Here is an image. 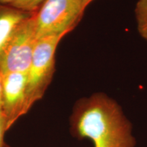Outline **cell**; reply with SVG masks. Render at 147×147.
Here are the masks:
<instances>
[{"label": "cell", "mask_w": 147, "mask_h": 147, "mask_svg": "<svg viewBox=\"0 0 147 147\" xmlns=\"http://www.w3.org/2000/svg\"><path fill=\"white\" fill-rule=\"evenodd\" d=\"M69 131L88 138L93 147H136L133 125L120 104L104 92L76 101L69 117Z\"/></svg>", "instance_id": "cell-1"}, {"label": "cell", "mask_w": 147, "mask_h": 147, "mask_svg": "<svg viewBox=\"0 0 147 147\" xmlns=\"http://www.w3.org/2000/svg\"><path fill=\"white\" fill-rule=\"evenodd\" d=\"M63 36L39 38L30 65L26 71V110L28 113L41 100L54 76L55 54Z\"/></svg>", "instance_id": "cell-2"}, {"label": "cell", "mask_w": 147, "mask_h": 147, "mask_svg": "<svg viewBox=\"0 0 147 147\" xmlns=\"http://www.w3.org/2000/svg\"><path fill=\"white\" fill-rule=\"evenodd\" d=\"M85 10L82 0H45L34 12L38 39L65 37L76 27Z\"/></svg>", "instance_id": "cell-3"}, {"label": "cell", "mask_w": 147, "mask_h": 147, "mask_svg": "<svg viewBox=\"0 0 147 147\" xmlns=\"http://www.w3.org/2000/svg\"><path fill=\"white\" fill-rule=\"evenodd\" d=\"M34 13L14 29L0 52V73L26 72L38 42Z\"/></svg>", "instance_id": "cell-4"}, {"label": "cell", "mask_w": 147, "mask_h": 147, "mask_svg": "<svg viewBox=\"0 0 147 147\" xmlns=\"http://www.w3.org/2000/svg\"><path fill=\"white\" fill-rule=\"evenodd\" d=\"M2 115L8 130L26 110V72H10L1 78Z\"/></svg>", "instance_id": "cell-5"}, {"label": "cell", "mask_w": 147, "mask_h": 147, "mask_svg": "<svg viewBox=\"0 0 147 147\" xmlns=\"http://www.w3.org/2000/svg\"><path fill=\"white\" fill-rule=\"evenodd\" d=\"M32 14L0 3V52L18 24Z\"/></svg>", "instance_id": "cell-6"}, {"label": "cell", "mask_w": 147, "mask_h": 147, "mask_svg": "<svg viewBox=\"0 0 147 147\" xmlns=\"http://www.w3.org/2000/svg\"><path fill=\"white\" fill-rule=\"evenodd\" d=\"M138 32L147 42V0H138L135 8Z\"/></svg>", "instance_id": "cell-7"}, {"label": "cell", "mask_w": 147, "mask_h": 147, "mask_svg": "<svg viewBox=\"0 0 147 147\" xmlns=\"http://www.w3.org/2000/svg\"><path fill=\"white\" fill-rule=\"evenodd\" d=\"M45 0H16L11 6L25 12L34 13L36 12Z\"/></svg>", "instance_id": "cell-8"}, {"label": "cell", "mask_w": 147, "mask_h": 147, "mask_svg": "<svg viewBox=\"0 0 147 147\" xmlns=\"http://www.w3.org/2000/svg\"><path fill=\"white\" fill-rule=\"evenodd\" d=\"M8 131L6 123L3 117H0V147H5L6 143L4 141L5 132Z\"/></svg>", "instance_id": "cell-9"}, {"label": "cell", "mask_w": 147, "mask_h": 147, "mask_svg": "<svg viewBox=\"0 0 147 147\" xmlns=\"http://www.w3.org/2000/svg\"><path fill=\"white\" fill-rule=\"evenodd\" d=\"M1 78L2 74L0 73V117H2V100H1Z\"/></svg>", "instance_id": "cell-10"}, {"label": "cell", "mask_w": 147, "mask_h": 147, "mask_svg": "<svg viewBox=\"0 0 147 147\" xmlns=\"http://www.w3.org/2000/svg\"><path fill=\"white\" fill-rule=\"evenodd\" d=\"M16 0H0V3L4 5H12Z\"/></svg>", "instance_id": "cell-11"}, {"label": "cell", "mask_w": 147, "mask_h": 147, "mask_svg": "<svg viewBox=\"0 0 147 147\" xmlns=\"http://www.w3.org/2000/svg\"><path fill=\"white\" fill-rule=\"evenodd\" d=\"M93 1H94V0H82L84 8H87L88 7V5H89L91 2H93Z\"/></svg>", "instance_id": "cell-12"}, {"label": "cell", "mask_w": 147, "mask_h": 147, "mask_svg": "<svg viewBox=\"0 0 147 147\" xmlns=\"http://www.w3.org/2000/svg\"><path fill=\"white\" fill-rule=\"evenodd\" d=\"M5 147H11L10 146H9V145H8L6 144V145H5Z\"/></svg>", "instance_id": "cell-13"}]
</instances>
